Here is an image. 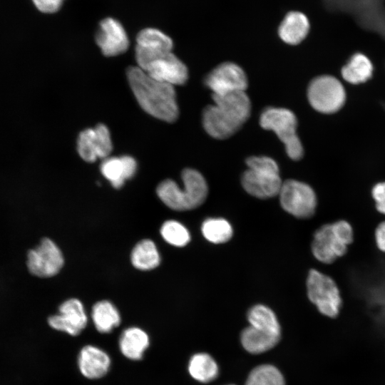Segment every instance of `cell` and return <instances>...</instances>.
I'll list each match as a JSON object with an SVG mask.
<instances>
[{"mask_svg":"<svg viewBox=\"0 0 385 385\" xmlns=\"http://www.w3.org/2000/svg\"><path fill=\"white\" fill-rule=\"evenodd\" d=\"M126 75L133 95L145 112L168 123L177 120L179 109L174 86L154 79L137 66H129Z\"/></svg>","mask_w":385,"mask_h":385,"instance_id":"6da1fadb","label":"cell"},{"mask_svg":"<svg viewBox=\"0 0 385 385\" xmlns=\"http://www.w3.org/2000/svg\"><path fill=\"white\" fill-rule=\"evenodd\" d=\"M183 188L171 179L162 181L156 188L160 200L169 208L177 211L195 209L205 200L208 188L205 179L197 170L185 168L181 173Z\"/></svg>","mask_w":385,"mask_h":385,"instance_id":"7a4b0ae2","label":"cell"},{"mask_svg":"<svg viewBox=\"0 0 385 385\" xmlns=\"http://www.w3.org/2000/svg\"><path fill=\"white\" fill-rule=\"evenodd\" d=\"M354 237V227L345 219L324 224L313 235L312 255L322 264L332 265L348 253Z\"/></svg>","mask_w":385,"mask_h":385,"instance_id":"3957f363","label":"cell"},{"mask_svg":"<svg viewBox=\"0 0 385 385\" xmlns=\"http://www.w3.org/2000/svg\"><path fill=\"white\" fill-rule=\"evenodd\" d=\"M248 169L243 173L242 185L251 195L266 199L279 195L282 182L275 160L267 156L247 159Z\"/></svg>","mask_w":385,"mask_h":385,"instance_id":"277c9868","label":"cell"},{"mask_svg":"<svg viewBox=\"0 0 385 385\" xmlns=\"http://www.w3.org/2000/svg\"><path fill=\"white\" fill-rule=\"evenodd\" d=\"M309 300L324 316L334 319L343 307L341 289L331 276L316 269L309 270L306 281Z\"/></svg>","mask_w":385,"mask_h":385,"instance_id":"5b68a950","label":"cell"},{"mask_svg":"<svg viewBox=\"0 0 385 385\" xmlns=\"http://www.w3.org/2000/svg\"><path fill=\"white\" fill-rule=\"evenodd\" d=\"M260 123L264 129L275 133L291 159L299 160L303 157L304 148L297 134V119L293 112L284 108H267L261 113Z\"/></svg>","mask_w":385,"mask_h":385,"instance_id":"8992f818","label":"cell"},{"mask_svg":"<svg viewBox=\"0 0 385 385\" xmlns=\"http://www.w3.org/2000/svg\"><path fill=\"white\" fill-rule=\"evenodd\" d=\"M307 96L316 111L334 114L341 111L346 101V91L336 76L324 74L314 78L307 87Z\"/></svg>","mask_w":385,"mask_h":385,"instance_id":"52a82bcc","label":"cell"},{"mask_svg":"<svg viewBox=\"0 0 385 385\" xmlns=\"http://www.w3.org/2000/svg\"><path fill=\"white\" fill-rule=\"evenodd\" d=\"M135 60L137 66L160 82L180 86L188 78L186 66L172 51L143 53Z\"/></svg>","mask_w":385,"mask_h":385,"instance_id":"ba28073f","label":"cell"},{"mask_svg":"<svg viewBox=\"0 0 385 385\" xmlns=\"http://www.w3.org/2000/svg\"><path fill=\"white\" fill-rule=\"evenodd\" d=\"M278 195L282 207L297 218L308 219L316 212L317 196L306 183L287 180L282 183Z\"/></svg>","mask_w":385,"mask_h":385,"instance_id":"9c48e42d","label":"cell"},{"mask_svg":"<svg viewBox=\"0 0 385 385\" xmlns=\"http://www.w3.org/2000/svg\"><path fill=\"white\" fill-rule=\"evenodd\" d=\"M64 264L63 254L51 239L45 237L27 255V267L36 277H51L57 274Z\"/></svg>","mask_w":385,"mask_h":385,"instance_id":"30bf717a","label":"cell"},{"mask_svg":"<svg viewBox=\"0 0 385 385\" xmlns=\"http://www.w3.org/2000/svg\"><path fill=\"white\" fill-rule=\"evenodd\" d=\"M77 150L80 157L88 163L109 157L113 144L108 127L99 123L93 128L81 131L77 140Z\"/></svg>","mask_w":385,"mask_h":385,"instance_id":"8fae6325","label":"cell"},{"mask_svg":"<svg viewBox=\"0 0 385 385\" xmlns=\"http://www.w3.org/2000/svg\"><path fill=\"white\" fill-rule=\"evenodd\" d=\"M205 85L212 95L245 91L248 81L246 73L237 64L225 62L212 70L205 78Z\"/></svg>","mask_w":385,"mask_h":385,"instance_id":"7c38bea8","label":"cell"},{"mask_svg":"<svg viewBox=\"0 0 385 385\" xmlns=\"http://www.w3.org/2000/svg\"><path fill=\"white\" fill-rule=\"evenodd\" d=\"M48 323L53 329L77 336L86 328L88 317L82 302L71 298L59 306L58 314L48 317Z\"/></svg>","mask_w":385,"mask_h":385,"instance_id":"4fadbf2b","label":"cell"},{"mask_svg":"<svg viewBox=\"0 0 385 385\" xmlns=\"http://www.w3.org/2000/svg\"><path fill=\"white\" fill-rule=\"evenodd\" d=\"M95 38L102 53L108 57L123 53L129 46L128 37L123 26L118 20L111 17L100 22Z\"/></svg>","mask_w":385,"mask_h":385,"instance_id":"5bb4252c","label":"cell"},{"mask_svg":"<svg viewBox=\"0 0 385 385\" xmlns=\"http://www.w3.org/2000/svg\"><path fill=\"white\" fill-rule=\"evenodd\" d=\"M111 359L108 354L98 346L88 344L80 350L78 366L81 374L89 379L103 377L110 370Z\"/></svg>","mask_w":385,"mask_h":385,"instance_id":"9a60e30c","label":"cell"},{"mask_svg":"<svg viewBox=\"0 0 385 385\" xmlns=\"http://www.w3.org/2000/svg\"><path fill=\"white\" fill-rule=\"evenodd\" d=\"M202 125L208 135L216 139H225L242 126L215 104L207 106L202 112Z\"/></svg>","mask_w":385,"mask_h":385,"instance_id":"2e32d148","label":"cell"},{"mask_svg":"<svg viewBox=\"0 0 385 385\" xmlns=\"http://www.w3.org/2000/svg\"><path fill=\"white\" fill-rule=\"evenodd\" d=\"M100 170L111 185L115 189H119L126 180H129L135 175L137 170V163L130 155L109 156L103 160Z\"/></svg>","mask_w":385,"mask_h":385,"instance_id":"e0dca14e","label":"cell"},{"mask_svg":"<svg viewBox=\"0 0 385 385\" xmlns=\"http://www.w3.org/2000/svg\"><path fill=\"white\" fill-rule=\"evenodd\" d=\"M214 104L242 125L250 117L251 103L244 91L212 95Z\"/></svg>","mask_w":385,"mask_h":385,"instance_id":"ac0fdd59","label":"cell"},{"mask_svg":"<svg viewBox=\"0 0 385 385\" xmlns=\"http://www.w3.org/2000/svg\"><path fill=\"white\" fill-rule=\"evenodd\" d=\"M374 71V66L369 57L356 51L341 68L340 74L344 81L357 86L369 81L373 77Z\"/></svg>","mask_w":385,"mask_h":385,"instance_id":"d6986e66","label":"cell"},{"mask_svg":"<svg viewBox=\"0 0 385 385\" xmlns=\"http://www.w3.org/2000/svg\"><path fill=\"white\" fill-rule=\"evenodd\" d=\"M310 30L308 17L302 12L287 13L278 28L279 38L286 43L297 45L303 41Z\"/></svg>","mask_w":385,"mask_h":385,"instance_id":"ffe728a7","label":"cell"},{"mask_svg":"<svg viewBox=\"0 0 385 385\" xmlns=\"http://www.w3.org/2000/svg\"><path fill=\"white\" fill-rule=\"evenodd\" d=\"M149 346L148 334L145 330L138 327L125 329L118 340V346L121 354L133 361L142 359Z\"/></svg>","mask_w":385,"mask_h":385,"instance_id":"44dd1931","label":"cell"},{"mask_svg":"<svg viewBox=\"0 0 385 385\" xmlns=\"http://www.w3.org/2000/svg\"><path fill=\"white\" fill-rule=\"evenodd\" d=\"M280 337L250 325L242 330L240 334V342L247 351L252 354H259L275 346Z\"/></svg>","mask_w":385,"mask_h":385,"instance_id":"7402d4cb","label":"cell"},{"mask_svg":"<svg viewBox=\"0 0 385 385\" xmlns=\"http://www.w3.org/2000/svg\"><path fill=\"white\" fill-rule=\"evenodd\" d=\"M188 369L192 378L204 384L214 381L219 375L217 361L205 352L193 354L188 361Z\"/></svg>","mask_w":385,"mask_h":385,"instance_id":"603a6c76","label":"cell"},{"mask_svg":"<svg viewBox=\"0 0 385 385\" xmlns=\"http://www.w3.org/2000/svg\"><path fill=\"white\" fill-rule=\"evenodd\" d=\"M91 318L97 331L102 334L110 333L121 321L118 309L108 300H101L93 304Z\"/></svg>","mask_w":385,"mask_h":385,"instance_id":"cb8c5ba5","label":"cell"},{"mask_svg":"<svg viewBox=\"0 0 385 385\" xmlns=\"http://www.w3.org/2000/svg\"><path fill=\"white\" fill-rule=\"evenodd\" d=\"M130 261L133 266L140 270L157 267L160 265V257L154 242L149 239L138 242L131 252Z\"/></svg>","mask_w":385,"mask_h":385,"instance_id":"d4e9b609","label":"cell"},{"mask_svg":"<svg viewBox=\"0 0 385 385\" xmlns=\"http://www.w3.org/2000/svg\"><path fill=\"white\" fill-rule=\"evenodd\" d=\"M247 319L250 326L281 337V327L274 312L268 307L263 304H256L251 307L247 312Z\"/></svg>","mask_w":385,"mask_h":385,"instance_id":"484cf974","label":"cell"},{"mask_svg":"<svg viewBox=\"0 0 385 385\" xmlns=\"http://www.w3.org/2000/svg\"><path fill=\"white\" fill-rule=\"evenodd\" d=\"M136 48L148 51L170 52L173 47L172 39L161 31L146 28L136 37Z\"/></svg>","mask_w":385,"mask_h":385,"instance_id":"4316f807","label":"cell"},{"mask_svg":"<svg viewBox=\"0 0 385 385\" xmlns=\"http://www.w3.org/2000/svg\"><path fill=\"white\" fill-rule=\"evenodd\" d=\"M245 385H286L282 372L274 366L265 364L255 367L249 374Z\"/></svg>","mask_w":385,"mask_h":385,"instance_id":"83f0119b","label":"cell"},{"mask_svg":"<svg viewBox=\"0 0 385 385\" xmlns=\"http://www.w3.org/2000/svg\"><path fill=\"white\" fill-rule=\"evenodd\" d=\"M204 237L215 244L227 242L232 236L231 225L222 218H208L202 225Z\"/></svg>","mask_w":385,"mask_h":385,"instance_id":"f1b7e54d","label":"cell"},{"mask_svg":"<svg viewBox=\"0 0 385 385\" xmlns=\"http://www.w3.org/2000/svg\"><path fill=\"white\" fill-rule=\"evenodd\" d=\"M160 232L165 242L175 247H184L190 240V235L187 228L176 220L165 221Z\"/></svg>","mask_w":385,"mask_h":385,"instance_id":"f546056e","label":"cell"},{"mask_svg":"<svg viewBox=\"0 0 385 385\" xmlns=\"http://www.w3.org/2000/svg\"><path fill=\"white\" fill-rule=\"evenodd\" d=\"M370 195L375 210L385 217V180L375 183L371 188Z\"/></svg>","mask_w":385,"mask_h":385,"instance_id":"4dcf8cb0","label":"cell"},{"mask_svg":"<svg viewBox=\"0 0 385 385\" xmlns=\"http://www.w3.org/2000/svg\"><path fill=\"white\" fill-rule=\"evenodd\" d=\"M373 237L377 250L385 254V219L376 225Z\"/></svg>","mask_w":385,"mask_h":385,"instance_id":"1f68e13d","label":"cell"},{"mask_svg":"<svg viewBox=\"0 0 385 385\" xmlns=\"http://www.w3.org/2000/svg\"><path fill=\"white\" fill-rule=\"evenodd\" d=\"M36 7L43 13H55L58 11L63 0H32Z\"/></svg>","mask_w":385,"mask_h":385,"instance_id":"d6a6232c","label":"cell"},{"mask_svg":"<svg viewBox=\"0 0 385 385\" xmlns=\"http://www.w3.org/2000/svg\"><path fill=\"white\" fill-rule=\"evenodd\" d=\"M227 385H234V384H227Z\"/></svg>","mask_w":385,"mask_h":385,"instance_id":"836d02e7","label":"cell"}]
</instances>
